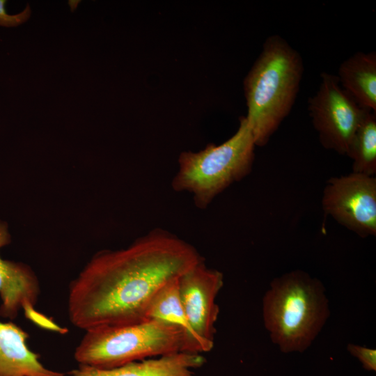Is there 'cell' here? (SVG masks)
<instances>
[{
	"label": "cell",
	"instance_id": "obj_1",
	"mask_svg": "<svg viewBox=\"0 0 376 376\" xmlns=\"http://www.w3.org/2000/svg\"><path fill=\"white\" fill-rule=\"evenodd\" d=\"M202 260L193 246L160 228L127 248L102 251L70 283L69 319L85 331L145 321L157 293Z\"/></svg>",
	"mask_w": 376,
	"mask_h": 376
},
{
	"label": "cell",
	"instance_id": "obj_2",
	"mask_svg": "<svg viewBox=\"0 0 376 376\" xmlns=\"http://www.w3.org/2000/svg\"><path fill=\"white\" fill-rule=\"evenodd\" d=\"M304 72L300 54L279 35L267 37L244 80L245 116L256 146H264L289 115Z\"/></svg>",
	"mask_w": 376,
	"mask_h": 376
},
{
	"label": "cell",
	"instance_id": "obj_3",
	"mask_svg": "<svg viewBox=\"0 0 376 376\" xmlns=\"http://www.w3.org/2000/svg\"><path fill=\"white\" fill-rule=\"evenodd\" d=\"M323 284L295 270L275 278L263 299V316L272 341L284 353L305 351L329 317Z\"/></svg>",
	"mask_w": 376,
	"mask_h": 376
},
{
	"label": "cell",
	"instance_id": "obj_4",
	"mask_svg": "<svg viewBox=\"0 0 376 376\" xmlns=\"http://www.w3.org/2000/svg\"><path fill=\"white\" fill-rule=\"evenodd\" d=\"M255 146L246 118L242 116L236 132L224 143H209L199 152L180 155L173 189L188 191L198 209H206L216 196L251 173Z\"/></svg>",
	"mask_w": 376,
	"mask_h": 376
},
{
	"label": "cell",
	"instance_id": "obj_5",
	"mask_svg": "<svg viewBox=\"0 0 376 376\" xmlns=\"http://www.w3.org/2000/svg\"><path fill=\"white\" fill-rule=\"evenodd\" d=\"M85 332L74 357L80 365L100 368L182 352L184 341L180 329L154 319Z\"/></svg>",
	"mask_w": 376,
	"mask_h": 376
},
{
	"label": "cell",
	"instance_id": "obj_6",
	"mask_svg": "<svg viewBox=\"0 0 376 376\" xmlns=\"http://www.w3.org/2000/svg\"><path fill=\"white\" fill-rule=\"evenodd\" d=\"M308 111L321 145L347 155L355 132L371 110L359 106L336 75L322 72L317 92L308 100Z\"/></svg>",
	"mask_w": 376,
	"mask_h": 376
},
{
	"label": "cell",
	"instance_id": "obj_7",
	"mask_svg": "<svg viewBox=\"0 0 376 376\" xmlns=\"http://www.w3.org/2000/svg\"><path fill=\"white\" fill-rule=\"evenodd\" d=\"M322 210L361 237L376 235V178L352 172L330 178L323 190Z\"/></svg>",
	"mask_w": 376,
	"mask_h": 376
},
{
	"label": "cell",
	"instance_id": "obj_8",
	"mask_svg": "<svg viewBox=\"0 0 376 376\" xmlns=\"http://www.w3.org/2000/svg\"><path fill=\"white\" fill-rule=\"evenodd\" d=\"M224 285L223 274L198 263L178 278V293L186 316L195 332L214 342L219 308L216 298Z\"/></svg>",
	"mask_w": 376,
	"mask_h": 376
},
{
	"label": "cell",
	"instance_id": "obj_9",
	"mask_svg": "<svg viewBox=\"0 0 376 376\" xmlns=\"http://www.w3.org/2000/svg\"><path fill=\"white\" fill-rule=\"evenodd\" d=\"M8 224L0 220V250L10 243ZM40 294L39 282L31 268L24 263L4 260L0 256V315L14 319L23 309L26 317L48 329L52 320L34 308Z\"/></svg>",
	"mask_w": 376,
	"mask_h": 376
},
{
	"label": "cell",
	"instance_id": "obj_10",
	"mask_svg": "<svg viewBox=\"0 0 376 376\" xmlns=\"http://www.w3.org/2000/svg\"><path fill=\"white\" fill-rule=\"evenodd\" d=\"M199 354L179 352L157 358L132 361L110 368L80 365L70 376H195L191 369L204 365Z\"/></svg>",
	"mask_w": 376,
	"mask_h": 376
},
{
	"label": "cell",
	"instance_id": "obj_11",
	"mask_svg": "<svg viewBox=\"0 0 376 376\" xmlns=\"http://www.w3.org/2000/svg\"><path fill=\"white\" fill-rule=\"evenodd\" d=\"M28 334L15 324L0 322V376H57L44 366L26 343Z\"/></svg>",
	"mask_w": 376,
	"mask_h": 376
},
{
	"label": "cell",
	"instance_id": "obj_12",
	"mask_svg": "<svg viewBox=\"0 0 376 376\" xmlns=\"http://www.w3.org/2000/svg\"><path fill=\"white\" fill-rule=\"evenodd\" d=\"M146 318L180 329L184 336L183 352L201 354L211 351L214 347V342L201 338L190 324L180 303L178 278L169 282L157 293L148 306Z\"/></svg>",
	"mask_w": 376,
	"mask_h": 376
},
{
	"label": "cell",
	"instance_id": "obj_13",
	"mask_svg": "<svg viewBox=\"0 0 376 376\" xmlns=\"http://www.w3.org/2000/svg\"><path fill=\"white\" fill-rule=\"evenodd\" d=\"M341 87L363 108L376 113V53L357 52L339 66Z\"/></svg>",
	"mask_w": 376,
	"mask_h": 376
},
{
	"label": "cell",
	"instance_id": "obj_14",
	"mask_svg": "<svg viewBox=\"0 0 376 376\" xmlns=\"http://www.w3.org/2000/svg\"><path fill=\"white\" fill-rule=\"evenodd\" d=\"M347 156L352 172L370 176L376 173V113L370 111L358 127Z\"/></svg>",
	"mask_w": 376,
	"mask_h": 376
},
{
	"label": "cell",
	"instance_id": "obj_15",
	"mask_svg": "<svg viewBox=\"0 0 376 376\" xmlns=\"http://www.w3.org/2000/svg\"><path fill=\"white\" fill-rule=\"evenodd\" d=\"M347 350L360 361L363 368L367 370H376V350L375 349L349 344Z\"/></svg>",
	"mask_w": 376,
	"mask_h": 376
},
{
	"label": "cell",
	"instance_id": "obj_16",
	"mask_svg": "<svg viewBox=\"0 0 376 376\" xmlns=\"http://www.w3.org/2000/svg\"><path fill=\"white\" fill-rule=\"evenodd\" d=\"M6 1L0 0V26L5 27L17 26L26 22L31 13L29 4L19 13L9 15L6 13L5 5Z\"/></svg>",
	"mask_w": 376,
	"mask_h": 376
},
{
	"label": "cell",
	"instance_id": "obj_17",
	"mask_svg": "<svg viewBox=\"0 0 376 376\" xmlns=\"http://www.w3.org/2000/svg\"><path fill=\"white\" fill-rule=\"evenodd\" d=\"M57 376H70L69 374L68 375H65L64 373H61L60 375H57Z\"/></svg>",
	"mask_w": 376,
	"mask_h": 376
}]
</instances>
